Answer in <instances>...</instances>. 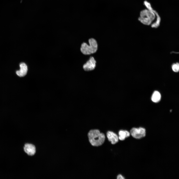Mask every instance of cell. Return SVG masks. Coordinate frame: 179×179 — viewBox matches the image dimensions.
I'll return each mask as SVG.
<instances>
[{
    "label": "cell",
    "mask_w": 179,
    "mask_h": 179,
    "mask_svg": "<svg viewBox=\"0 0 179 179\" xmlns=\"http://www.w3.org/2000/svg\"><path fill=\"white\" fill-rule=\"evenodd\" d=\"M144 4L147 9L140 11L138 20L143 24L150 25L153 23L155 18L159 15L158 12L153 9L149 2L145 0Z\"/></svg>",
    "instance_id": "6da1fadb"
},
{
    "label": "cell",
    "mask_w": 179,
    "mask_h": 179,
    "mask_svg": "<svg viewBox=\"0 0 179 179\" xmlns=\"http://www.w3.org/2000/svg\"><path fill=\"white\" fill-rule=\"evenodd\" d=\"M88 136L89 141L94 146H98L102 145L105 138L104 134L101 133L98 130H92L88 133Z\"/></svg>",
    "instance_id": "7a4b0ae2"
},
{
    "label": "cell",
    "mask_w": 179,
    "mask_h": 179,
    "mask_svg": "<svg viewBox=\"0 0 179 179\" xmlns=\"http://www.w3.org/2000/svg\"><path fill=\"white\" fill-rule=\"evenodd\" d=\"M89 45L85 43L81 45L80 50L81 52L85 55H89L95 52L97 49V44L96 41L91 38L89 40Z\"/></svg>",
    "instance_id": "3957f363"
},
{
    "label": "cell",
    "mask_w": 179,
    "mask_h": 179,
    "mask_svg": "<svg viewBox=\"0 0 179 179\" xmlns=\"http://www.w3.org/2000/svg\"><path fill=\"white\" fill-rule=\"evenodd\" d=\"M130 133L136 139H139L145 136V130L142 127L138 128H134L131 129Z\"/></svg>",
    "instance_id": "277c9868"
},
{
    "label": "cell",
    "mask_w": 179,
    "mask_h": 179,
    "mask_svg": "<svg viewBox=\"0 0 179 179\" xmlns=\"http://www.w3.org/2000/svg\"><path fill=\"white\" fill-rule=\"evenodd\" d=\"M96 61L93 57L91 56L89 60L83 66L84 70L86 71H89L93 70L96 66Z\"/></svg>",
    "instance_id": "5b68a950"
},
{
    "label": "cell",
    "mask_w": 179,
    "mask_h": 179,
    "mask_svg": "<svg viewBox=\"0 0 179 179\" xmlns=\"http://www.w3.org/2000/svg\"><path fill=\"white\" fill-rule=\"evenodd\" d=\"M24 150L27 154L30 156L34 155L36 152L35 146L31 144L27 143L25 144L24 147Z\"/></svg>",
    "instance_id": "8992f818"
},
{
    "label": "cell",
    "mask_w": 179,
    "mask_h": 179,
    "mask_svg": "<svg viewBox=\"0 0 179 179\" xmlns=\"http://www.w3.org/2000/svg\"><path fill=\"white\" fill-rule=\"evenodd\" d=\"M20 69L16 71L17 75L20 77H23L27 74L28 69L26 64L24 63H22L20 64Z\"/></svg>",
    "instance_id": "52a82bcc"
},
{
    "label": "cell",
    "mask_w": 179,
    "mask_h": 179,
    "mask_svg": "<svg viewBox=\"0 0 179 179\" xmlns=\"http://www.w3.org/2000/svg\"><path fill=\"white\" fill-rule=\"evenodd\" d=\"M107 136L109 141L112 144H115L118 141V137L117 135L113 132L108 131L107 133Z\"/></svg>",
    "instance_id": "ba28073f"
},
{
    "label": "cell",
    "mask_w": 179,
    "mask_h": 179,
    "mask_svg": "<svg viewBox=\"0 0 179 179\" xmlns=\"http://www.w3.org/2000/svg\"><path fill=\"white\" fill-rule=\"evenodd\" d=\"M161 97V96L160 93L158 91H155L152 95L151 99L153 102L157 103L160 101Z\"/></svg>",
    "instance_id": "9c48e42d"
},
{
    "label": "cell",
    "mask_w": 179,
    "mask_h": 179,
    "mask_svg": "<svg viewBox=\"0 0 179 179\" xmlns=\"http://www.w3.org/2000/svg\"><path fill=\"white\" fill-rule=\"evenodd\" d=\"M119 139L121 140H124L127 137L129 136L130 135V133L127 131L126 130H121L119 132Z\"/></svg>",
    "instance_id": "30bf717a"
},
{
    "label": "cell",
    "mask_w": 179,
    "mask_h": 179,
    "mask_svg": "<svg viewBox=\"0 0 179 179\" xmlns=\"http://www.w3.org/2000/svg\"><path fill=\"white\" fill-rule=\"evenodd\" d=\"M172 68L173 71L175 72H177L179 71V64L178 63H174L172 65Z\"/></svg>",
    "instance_id": "8fae6325"
},
{
    "label": "cell",
    "mask_w": 179,
    "mask_h": 179,
    "mask_svg": "<svg viewBox=\"0 0 179 179\" xmlns=\"http://www.w3.org/2000/svg\"><path fill=\"white\" fill-rule=\"evenodd\" d=\"M117 179H124V178L121 175H119L117 176Z\"/></svg>",
    "instance_id": "7c38bea8"
}]
</instances>
